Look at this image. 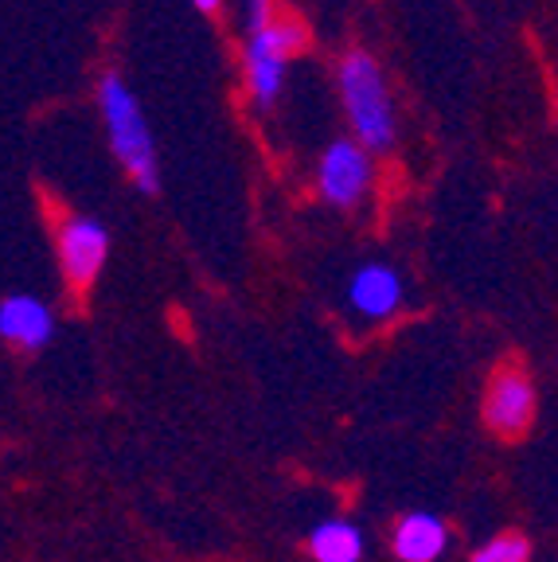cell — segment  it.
Segmentation results:
<instances>
[{
    "label": "cell",
    "mask_w": 558,
    "mask_h": 562,
    "mask_svg": "<svg viewBox=\"0 0 558 562\" xmlns=\"http://www.w3.org/2000/svg\"><path fill=\"white\" fill-rule=\"evenodd\" d=\"M336 87H341L344 114H348L359 149L364 153L391 149L399 122H394V102H391V90H387L383 67L367 52H348L341 59V70H336Z\"/></svg>",
    "instance_id": "1"
},
{
    "label": "cell",
    "mask_w": 558,
    "mask_h": 562,
    "mask_svg": "<svg viewBox=\"0 0 558 562\" xmlns=\"http://www.w3.org/2000/svg\"><path fill=\"white\" fill-rule=\"evenodd\" d=\"M243 12H246V27H250V32H263L274 20L270 0H243Z\"/></svg>",
    "instance_id": "12"
},
{
    "label": "cell",
    "mask_w": 558,
    "mask_h": 562,
    "mask_svg": "<svg viewBox=\"0 0 558 562\" xmlns=\"http://www.w3.org/2000/svg\"><path fill=\"white\" fill-rule=\"evenodd\" d=\"M305 47V24L301 20H270L263 32H250L243 47V75L246 90L258 105H274L286 82L289 59Z\"/></svg>",
    "instance_id": "3"
},
{
    "label": "cell",
    "mask_w": 558,
    "mask_h": 562,
    "mask_svg": "<svg viewBox=\"0 0 558 562\" xmlns=\"http://www.w3.org/2000/svg\"><path fill=\"white\" fill-rule=\"evenodd\" d=\"M110 258V231L90 215H70L59 227V262L70 285L87 290Z\"/></svg>",
    "instance_id": "5"
},
{
    "label": "cell",
    "mask_w": 558,
    "mask_h": 562,
    "mask_svg": "<svg viewBox=\"0 0 558 562\" xmlns=\"http://www.w3.org/2000/svg\"><path fill=\"white\" fill-rule=\"evenodd\" d=\"M535 418V386L520 368H500L484 398V422L504 438H520Z\"/></svg>",
    "instance_id": "6"
},
{
    "label": "cell",
    "mask_w": 558,
    "mask_h": 562,
    "mask_svg": "<svg viewBox=\"0 0 558 562\" xmlns=\"http://www.w3.org/2000/svg\"><path fill=\"white\" fill-rule=\"evenodd\" d=\"M309 547H313L316 562H359L364 536H359V527H351L348 519H328V524H321L313 531Z\"/></svg>",
    "instance_id": "10"
},
{
    "label": "cell",
    "mask_w": 558,
    "mask_h": 562,
    "mask_svg": "<svg viewBox=\"0 0 558 562\" xmlns=\"http://www.w3.org/2000/svg\"><path fill=\"white\" fill-rule=\"evenodd\" d=\"M348 301L359 316L367 321H383L399 308L402 301V281L391 266H359L351 273V285H348Z\"/></svg>",
    "instance_id": "8"
},
{
    "label": "cell",
    "mask_w": 558,
    "mask_h": 562,
    "mask_svg": "<svg viewBox=\"0 0 558 562\" xmlns=\"http://www.w3.org/2000/svg\"><path fill=\"white\" fill-rule=\"evenodd\" d=\"M532 559V543H527L524 536H496L492 543H484L477 554H472V562H527Z\"/></svg>",
    "instance_id": "11"
},
{
    "label": "cell",
    "mask_w": 558,
    "mask_h": 562,
    "mask_svg": "<svg viewBox=\"0 0 558 562\" xmlns=\"http://www.w3.org/2000/svg\"><path fill=\"white\" fill-rule=\"evenodd\" d=\"M55 333V316L52 308L40 297H27V293H12V297L0 301V336L20 348H44Z\"/></svg>",
    "instance_id": "7"
},
{
    "label": "cell",
    "mask_w": 558,
    "mask_h": 562,
    "mask_svg": "<svg viewBox=\"0 0 558 562\" xmlns=\"http://www.w3.org/2000/svg\"><path fill=\"white\" fill-rule=\"evenodd\" d=\"M371 188V157L356 140H332L316 165V192L332 207H356Z\"/></svg>",
    "instance_id": "4"
},
{
    "label": "cell",
    "mask_w": 558,
    "mask_h": 562,
    "mask_svg": "<svg viewBox=\"0 0 558 562\" xmlns=\"http://www.w3.org/2000/svg\"><path fill=\"white\" fill-rule=\"evenodd\" d=\"M98 110H102L114 157L122 160V168L130 172L133 184L153 195L160 188L157 149H153V133H148L145 110H141L137 94L125 87L122 75H102V79H98Z\"/></svg>",
    "instance_id": "2"
},
{
    "label": "cell",
    "mask_w": 558,
    "mask_h": 562,
    "mask_svg": "<svg viewBox=\"0 0 558 562\" xmlns=\"http://www.w3.org/2000/svg\"><path fill=\"white\" fill-rule=\"evenodd\" d=\"M445 551V524L426 512H414L394 531V554L402 562H434Z\"/></svg>",
    "instance_id": "9"
},
{
    "label": "cell",
    "mask_w": 558,
    "mask_h": 562,
    "mask_svg": "<svg viewBox=\"0 0 558 562\" xmlns=\"http://www.w3.org/2000/svg\"><path fill=\"white\" fill-rule=\"evenodd\" d=\"M192 4H196L200 12H215L219 4H223V0H192Z\"/></svg>",
    "instance_id": "13"
}]
</instances>
